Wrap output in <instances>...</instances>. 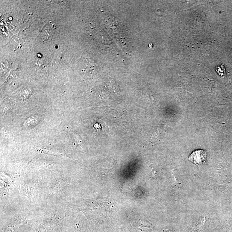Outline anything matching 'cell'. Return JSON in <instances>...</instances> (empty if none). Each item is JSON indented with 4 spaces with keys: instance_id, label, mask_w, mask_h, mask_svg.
Wrapping results in <instances>:
<instances>
[{
    "instance_id": "cell-1",
    "label": "cell",
    "mask_w": 232,
    "mask_h": 232,
    "mask_svg": "<svg viewBox=\"0 0 232 232\" xmlns=\"http://www.w3.org/2000/svg\"><path fill=\"white\" fill-rule=\"evenodd\" d=\"M207 157V154L204 150L195 151L189 156V161L197 165H200L205 163Z\"/></svg>"
}]
</instances>
